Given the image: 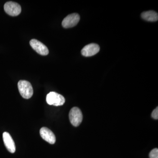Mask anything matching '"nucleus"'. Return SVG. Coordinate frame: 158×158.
I'll list each match as a JSON object with an SVG mask.
<instances>
[{
  "mask_svg": "<svg viewBox=\"0 0 158 158\" xmlns=\"http://www.w3.org/2000/svg\"><path fill=\"white\" fill-rule=\"evenodd\" d=\"M18 87L21 95L24 98L29 99L33 96L34 93L33 87L31 83L25 80H21L18 83Z\"/></svg>",
  "mask_w": 158,
  "mask_h": 158,
  "instance_id": "f257e3e1",
  "label": "nucleus"
},
{
  "mask_svg": "<svg viewBox=\"0 0 158 158\" xmlns=\"http://www.w3.org/2000/svg\"><path fill=\"white\" fill-rule=\"evenodd\" d=\"M46 102L48 105L58 106L65 103V98L62 95L56 92H51L47 95Z\"/></svg>",
  "mask_w": 158,
  "mask_h": 158,
  "instance_id": "f03ea898",
  "label": "nucleus"
},
{
  "mask_svg": "<svg viewBox=\"0 0 158 158\" xmlns=\"http://www.w3.org/2000/svg\"><path fill=\"white\" fill-rule=\"evenodd\" d=\"M69 118L71 123L73 126H79L83 120V114L79 108L74 107L72 108L69 113Z\"/></svg>",
  "mask_w": 158,
  "mask_h": 158,
  "instance_id": "7ed1b4c3",
  "label": "nucleus"
},
{
  "mask_svg": "<svg viewBox=\"0 0 158 158\" xmlns=\"http://www.w3.org/2000/svg\"><path fill=\"white\" fill-rule=\"evenodd\" d=\"M6 13L12 16L19 15L21 12V7L18 3L13 2H7L4 5Z\"/></svg>",
  "mask_w": 158,
  "mask_h": 158,
  "instance_id": "20e7f679",
  "label": "nucleus"
},
{
  "mask_svg": "<svg viewBox=\"0 0 158 158\" xmlns=\"http://www.w3.org/2000/svg\"><path fill=\"white\" fill-rule=\"evenodd\" d=\"M80 20V16L76 13L67 15L62 22V26L65 28L73 27L77 24Z\"/></svg>",
  "mask_w": 158,
  "mask_h": 158,
  "instance_id": "39448f33",
  "label": "nucleus"
},
{
  "mask_svg": "<svg viewBox=\"0 0 158 158\" xmlns=\"http://www.w3.org/2000/svg\"><path fill=\"white\" fill-rule=\"evenodd\" d=\"M30 45L33 49L42 56H47L49 53L48 48L44 44L36 39H32L30 42Z\"/></svg>",
  "mask_w": 158,
  "mask_h": 158,
  "instance_id": "423d86ee",
  "label": "nucleus"
},
{
  "mask_svg": "<svg viewBox=\"0 0 158 158\" xmlns=\"http://www.w3.org/2000/svg\"><path fill=\"white\" fill-rule=\"evenodd\" d=\"M41 138L51 144H54L56 141V137L53 132L48 128L43 127L40 131Z\"/></svg>",
  "mask_w": 158,
  "mask_h": 158,
  "instance_id": "0eeeda50",
  "label": "nucleus"
},
{
  "mask_svg": "<svg viewBox=\"0 0 158 158\" xmlns=\"http://www.w3.org/2000/svg\"><path fill=\"white\" fill-rule=\"evenodd\" d=\"M100 47L98 44L92 43L85 46L82 49L81 54L85 57H90L96 55L99 52Z\"/></svg>",
  "mask_w": 158,
  "mask_h": 158,
  "instance_id": "6e6552de",
  "label": "nucleus"
},
{
  "mask_svg": "<svg viewBox=\"0 0 158 158\" xmlns=\"http://www.w3.org/2000/svg\"><path fill=\"white\" fill-rule=\"evenodd\" d=\"M3 139L4 144L7 150L11 153H14L15 152L16 148L14 141L10 134L7 132L3 133Z\"/></svg>",
  "mask_w": 158,
  "mask_h": 158,
  "instance_id": "1a4fd4ad",
  "label": "nucleus"
},
{
  "mask_svg": "<svg viewBox=\"0 0 158 158\" xmlns=\"http://www.w3.org/2000/svg\"><path fill=\"white\" fill-rule=\"evenodd\" d=\"M141 18L149 22H156L158 19V15L154 11H145L141 13Z\"/></svg>",
  "mask_w": 158,
  "mask_h": 158,
  "instance_id": "9d476101",
  "label": "nucleus"
},
{
  "mask_svg": "<svg viewBox=\"0 0 158 158\" xmlns=\"http://www.w3.org/2000/svg\"><path fill=\"white\" fill-rule=\"evenodd\" d=\"M150 158H158V149L154 148L149 153Z\"/></svg>",
  "mask_w": 158,
  "mask_h": 158,
  "instance_id": "9b49d317",
  "label": "nucleus"
},
{
  "mask_svg": "<svg viewBox=\"0 0 158 158\" xmlns=\"http://www.w3.org/2000/svg\"><path fill=\"white\" fill-rule=\"evenodd\" d=\"M152 117L155 119H158V108L156 107L152 111Z\"/></svg>",
  "mask_w": 158,
  "mask_h": 158,
  "instance_id": "f8f14e48",
  "label": "nucleus"
}]
</instances>
